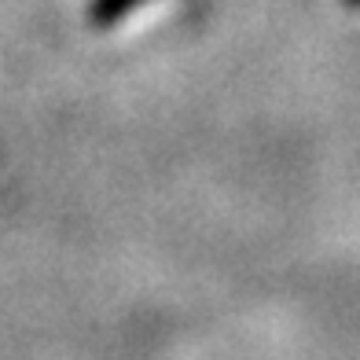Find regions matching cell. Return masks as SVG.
<instances>
[{"mask_svg": "<svg viewBox=\"0 0 360 360\" xmlns=\"http://www.w3.org/2000/svg\"><path fill=\"white\" fill-rule=\"evenodd\" d=\"M147 0H89L85 4V22L92 30H110L122 19H129L133 11H140Z\"/></svg>", "mask_w": 360, "mask_h": 360, "instance_id": "obj_1", "label": "cell"}, {"mask_svg": "<svg viewBox=\"0 0 360 360\" xmlns=\"http://www.w3.org/2000/svg\"><path fill=\"white\" fill-rule=\"evenodd\" d=\"M342 4H346V8H353V11H356V8H360V0H342Z\"/></svg>", "mask_w": 360, "mask_h": 360, "instance_id": "obj_2", "label": "cell"}]
</instances>
